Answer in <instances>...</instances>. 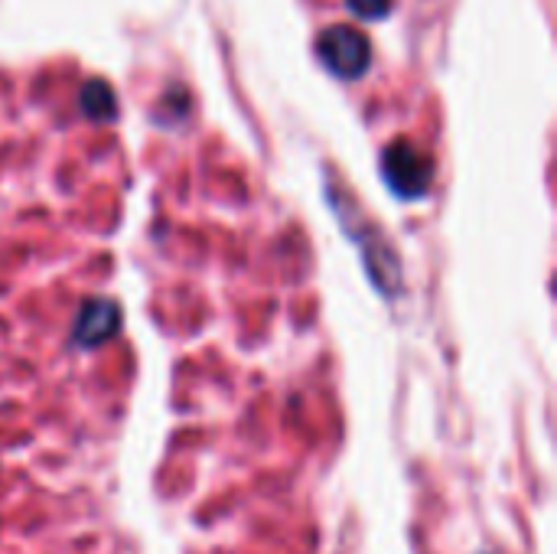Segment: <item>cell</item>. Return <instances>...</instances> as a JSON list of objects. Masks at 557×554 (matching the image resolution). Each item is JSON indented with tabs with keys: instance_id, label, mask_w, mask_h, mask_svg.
Returning a JSON list of instances; mask_svg holds the SVG:
<instances>
[{
	"instance_id": "1",
	"label": "cell",
	"mask_w": 557,
	"mask_h": 554,
	"mask_svg": "<svg viewBox=\"0 0 557 554\" xmlns=\"http://www.w3.org/2000/svg\"><path fill=\"white\" fill-rule=\"evenodd\" d=\"M382 176L398 199H424L434 183V160L414 140L398 137L382 153Z\"/></svg>"
},
{
	"instance_id": "2",
	"label": "cell",
	"mask_w": 557,
	"mask_h": 554,
	"mask_svg": "<svg viewBox=\"0 0 557 554\" xmlns=\"http://www.w3.org/2000/svg\"><path fill=\"white\" fill-rule=\"evenodd\" d=\"M317 56H320V62L336 78H346V82L362 78L369 72V65H372L369 36L362 29H356V26H346V23H336V26H330V29L320 33Z\"/></svg>"
},
{
	"instance_id": "3",
	"label": "cell",
	"mask_w": 557,
	"mask_h": 554,
	"mask_svg": "<svg viewBox=\"0 0 557 554\" xmlns=\"http://www.w3.org/2000/svg\"><path fill=\"white\" fill-rule=\"evenodd\" d=\"M117 330H121V310H117V304H111L104 297H95V300L82 304L72 340H75V346L91 349V346L108 343Z\"/></svg>"
},
{
	"instance_id": "4",
	"label": "cell",
	"mask_w": 557,
	"mask_h": 554,
	"mask_svg": "<svg viewBox=\"0 0 557 554\" xmlns=\"http://www.w3.org/2000/svg\"><path fill=\"white\" fill-rule=\"evenodd\" d=\"M78 108H82L85 118H91V121H111L114 111H117V98H114V91H111L101 78H91V82L82 85V91H78Z\"/></svg>"
},
{
	"instance_id": "5",
	"label": "cell",
	"mask_w": 557,
	"mask_h": 554,
	"mask_svg": "<svg viewBox=\"0 0 557 554\" xmlns=\"http://www.w3.org/2000/svg\"><path fill=\"white\" fill-rule=\"evenodd\" d=\"M346 7L362 20H382L392 10V0H346Z\"/></svg>"
}]
</instances>
